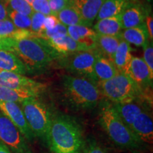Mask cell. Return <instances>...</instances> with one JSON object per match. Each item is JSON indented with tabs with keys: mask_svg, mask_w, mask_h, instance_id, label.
<instances>
[{
	"mask_svg": "<svg viewBox=\"0 0 153 153\" xmlns=\"http://www.w3.org/2000/svg\"><path fill=\"white\" fill-rule=\"evenodd\" d=\"M45 141L53 153H79L86 140L82 127L74 118L57 114L53 116Z\"/></svg>",
	"mask_w": 153,
	"mask_h": 153,
	"instance_id": "cell-1",
	"label": "cell"
},
{
	"mask_svg": "<svg viewBox=\"0 0 153 153\" xmlns=\"http://www.w3.org/2000/svg\"><path fill=\"white\" fill-rule=\"evenodd\" d=\"M10 51L20 59L28 73L43 72L61 57L46 40L36 36L12 39Z\"/></svg>",
	"mask_w": 153,
	"mask_h": 153,
	"instance_id": "cell-2",
	"label": "cell"
},
{
	"mask_svg": "<svg viewBox=\"0 0 153 153\" xmlns=\"http://www.w3.org/2000/svg\"><path fill=\"white\" fill-rule=\"evenodd\" d=\"M61 85L63 98L75 110L92 109L103 98L97 84L84 77L65 74Z\"/></svg>",
	"mask_w": 153,
	"mask_h": 153,
	"instance_id": "cell-3",
	"label": "cell"
},
{
	"mask_svg": "<svg viewBox=\"0 0 153 153\" xmlns=\"http://www.w3.org/2000/svg\"><path fill=\"white\" fill-rule=\"evenodd\" d=\"M99 122L111 140L122 148H138L140 141L124 123L111 103L104 102L101 106Z\"/></svg>",
	"mask_w": 153,
	"mask_h": 153,
	"instance_id": "cell-4",
	"label": "cell"
},
{
	"mask_svg": "<svg viewBox=\"0 0 153 153\" xmlns=\"http://www.w3.org/2000/svg\"><path fill=\"white\" fill-rule=\"evenodd\" d=\"M103 97L111 103L145 99L152 102V94L145 92L127 74L118 72L106 81L97 82Z\"/></svg>",
	"mask_w": 153,
	"mask_h": 153,
	"instance_id": "cell-5",
	"label": "cell"
},
{
	"mask_svg": "<svg viewBox=\"0 0 153 153\" xmlns=\"http://www.w3.org/2000/svg\"><path fill=\"white\" fill-rule=\"evenodd\" d=\"M21 108L35 137L45 141L53 116L49 107L39 99H34L23 101Z\"/></svg>",
	"mask_w": 153,
	"mask_h": 153,
	"instance_id": "cell-6",
	"label": "cell"
},
{
	"mask_svg": "<svg viewBox=\"0 0 153 153\" xmlns=\"http://www.w3.org/2000/svg\"><path fill=\"white\" fill-rule=\"evenodd\" d=\"M99 53L96 48L80 51L60 57L57 62L61 67L71 73V75L84 77L97 84L94 65Z\"/></svg>",
	"mask_w": 153,
	"mask_h": 153,
	"instance_id": "cell-7",
	"label": "cell"
},
{
	"mask_svg": "<svg viewBox=\"0 0 153 153\" xmlns=\"http://www.w3.org/2000/svg\"><path fill=\"white\" fill-rule=\"evenodd\" d=\"M0 141L13 153H32L29 145L17 127L0 113Z\"/></svg>",
	"mask_w": 153,
	"mask_h": 153,
	"instance_id": "cell-8",
	"label": "cell"
},
{
	"mask_svg": "<svg viewBox=\"0 0 153 153\" xmlns=\"http://www.w3.org/2000/svg\"><path fill=\"white\" fill-rule=\"evenodd\" d=\"M0 86L18 90L27 91L42 95L46 86L43 83L16 72L0 70Z\"/></svg>",
	"mask_w": 153,
	"mask_h": 153,
	"instance_id": "cell-9",
	"label": "cell"
},
{
	"mask_svg": "<svg viewBox=\"0 0 153 153\" xmlns=\"http://www.w3.org/2000/svg\"><path fill=\"white\" fill-rule=\"evenodd\" d=\"M126 74L145 92L150 94L152 88L153 74H151L148 65L143 58L133 56Z\"/></svg>",
	"mask_w": 153,
	"mask_h": 153,
	"instance_id": "cell-10",
	"label": "cell"
},
{
	"mask_svg": "<svg viewBox=\"0 0 153 153\" xmlns=\"http://www.w3.org/2000/svg\"><path fill=\"white\" fill-rule=\"evenodd\" d=\"M0 111L16 126L25 138L28 141L33 140L35 135L30 129L22 108L18 104L0 101Z\"/></svg>",
	"mask_w": 153,
	"mask_h": 153,
	"instance_id": "cell-11",
	"label": "cell"
},
{
	"mask_svg": "<svg viewBox=\"0 0 153 153\" xmlns=\"http://www.w3.org/2000/svg\"><path fill=\"white\" fill-rule=\"evenodd\" d=\"M131 130L141 143L152 144L153 141L152 118L148 108L137 115L131 126Z\"/></svg>",
	"mask_w": 153,
	"mask_h": 153,
	"instance_id": "cell-12",
	"label": "cell"
},
{
	"mask_svg": "<svg viewBox=\"0 0 153 153\" xmlns=\"http://www.w3.org/2000/svg\"><path fill=\"white\" fill-rule=\"evenodd\" d=\"M111 104L124 123L131 128L135 118L141 111L146 109L145 107L147 105L152 104V102L145 99H138L126 102Z\"/></svg>",
	"mask_w": 153,
	"mask_h": 153,
	"instance_id": "cell-13",
	"label": "cell"
},
{
	"mask_svg": "<svg viewBox=\"0 0 153 153\" xmlns=\"http://www.w3.org/2000/svg\"><path fill=\"white\" fill-rule=\"evenodd\" d=\"M105 0H71V4L78 11L85 26L91 27L97 19Z\"/></svg>",
	"mask_w": 153,
	"mask_h": 153,
	"instance_id": "cell-14",
	"label": "cell"
},
{
	"mask_svg": "<svg viewBox=\"0 0 153 153\" xmlns=\"http://www.w3.org/2000/svg\"><path fill=\"white\" fill-rule=\"evenodd\" d=\"M146 11L137 0L130 4L120 14L123 29L133 28L145 24Z\"/></svg>",
	"mask_w": 153,
	"mask_h": 153,
	"instance_id": "cell-15",
	"label": "cell"
},
{
	"mask_svg": "<svg viewBox=\"0 0 153 153\" xmlns=\"http://www.w3.org/2000/svg\"><path fill=\"white\" fill-rule=\"evenodd\" d=\"M68 34L72 39L87 49L96 48L97 33L89 26L84 25H74L68 26Z\"/></svg>",
	"mask_w": 153,
	"mask_h": 153,
	"instance_id": "cell-16",
	"label": "cell"
},
{
	"mask_svg": "<svg viewBox=\"0 0 153 153\" xmlns=\"http://www.w3.org/2000/svg\"><path fill=\"white\" fill-rule=\"evenodd\" d=\"M46 41L61 57L80 51L88 50L83 45L72 39L70 36H68V34L60 37L51 38Z\"/></svg>",
	"mask_w": 153,
	"mask_h": 153,
	"instance_id": "cell-17",
	"label": "cell"
},
{
	"mask_svg": "<svg viewBox=\"0 0 153 153\" xmlns=\"http://www.w3.org/2000/svg\"><path fill=\"white\" fill-rule=\"evenodd\" d=\"M94 72L97 82L109 79L118 72L113 61L100 53L95 60Z\"/></svg>",
	"mask_w": 153,
	"mask_h": 153,
	"instance_id": "cell-18",
	"label": "cell"
},
{
	"mask_svg": "<svg viewBox=\"0 0 153 153\" xmlns=\"http://www.w3.org/2000/svg\"><path fill=\"white\" fill-rule=\"evenodd\" d=\"M0 70L16 72L21 74L28 73L26 67L20 59L10 51L0 50Z\"/></svg>",
	"mask_w": 153,
	"mask_h": 153,
	"instance_id": "cell-19",
	"label": "cell"
},
{
	"mask_svg": "<svg viewBox=\"0 0 153 153\" xmlns=\"http://www.w3.org/2000/svg\"><path fill=\"white\" fill-rule=\"evenodd\" d=\"M93 29L99 35L120 36L123 30L120 15L97 21L96 24L94 25Z\"/></svg>",
	"mask_w": 153,
	"mask_h": 153,
	"instance_id": "cell-20",
	"label": "cell"
},
{
	"mask_svg": "<svg viewBox=\"0 0 153 153\" xmlns=\"http://www.w3.org/2000/svg\"><path fill=\"white\" fill-rule=\"evenodd\" d=\"M131 45L121 39L117 50L113 56L112 61L118 72L126 73L133 57Z\"/></svg>",
	"mask_w": 153,
	"mask_h": 153,
	"instance_id": "cell-21",
	"label": "cell"
},
{
	"mask_svg": "<svg viewBox=\"0 0 153 153\" xmlns=\"http://www.w3.org/2000/svg\"><path fill=\"white\" fill-rule=\"evenodd\" d=\"M120 36L123 41L137 47H143L149 40L145 24L135 27L123 29Z\"/></svg>",
	"mask_w": 153,
	"mask_h": 153,
	"instance_id": "cell-22",
	"label": "cell"
},
{
	"mask_svg": "<svg viewBox=\"0 0 153 153\" xmlns=\"http://www.w3.org/2000/svg\"><path fill=\"white\" fill-rule=\"evenodd\" d=\"M121 38L120 36H104L97 34L96 49L104 56L112 60L115 52L117 50Z\"/></svg>",
	"mask_w": 153,
	"mask_h": 153,
	"instance_id": "cell-23",
	"label": "cell"
},
{
	"mask_svg": "<svg viewBox=\"0 0 153 153\" xmlns=\"http://www.w3.org/2000/svg\"><path fill=\"white\" fill-rule=\"evenodd\" d=\"M41 94L27 91L18 90L0 86V101L22 104L23 101L29 99H39Z\"/></svg>",
	"mask_w": 153,
	"mask_h": 153,
	"instance_id": "cell-24",
	"label": "cell"
},
{
	"mask_svg": "<svg viewBox=\"0 0 153 153\" xmlns=\"http://www.w3.org/2000/svg\"><path fill=\"white\" fill-rule=\"evenodd\" d=\"M135 1V0H105L96 19L98 21L120 15L128 5Z\"/></svg>",
	"mask_w": 153,
	"mask_h": 153,
	"instance_id": "cell-25",
	"label": "cell"
},
{
	"mask_svg": "<svg viewBox=\"0 0 153 153\" xmlns=\"http://www.w3.org/2000/svg\"><path fill=\"white\" fill-rule=\"evenodd\" d=\"M55 16H57L59 22L67 27L74 25H84L79 14L72 4L65 7L57 12Z\"/></svg>",
	"mask_w": 153,
	"mask_h": 153,
	"instance_id": "cell-26",
	"label": "cell"
},
{
	"mask_svg": "<svg viewBox=\"0 0 153 153\" xmlns=\"http://www.w3.org/2000/svg\"><path fill=\"white\" fill-rule=\"evenodd\" d=\"M7 9L15 11L26 16H31L34 11L31 5L26 0H6Z\"/></svg>",
	"mask_w": 153,
	"mask_h": 153,
	"instance_id": "cell-27",
	"label": "cell"
},
{
	"mask_svg": "<svg viewBox=\"0 0 153 153\" xmlns=\"http://www.w3.org/2000/svg\"><path fill=\"white\" fill-rule=\"evenodd\" d=\"M7 12H8V17L16 28H20V29H30V24H31L30 16L19 14L16 11L11 10V9H7Z\"/></svg>",
	"mask_w": 153,
	"mask_h": 153,
	"instance_id": "cell-28",
	"label": "cell"
},
{
	"mask_svg": "<svg viewBox=\"0 0 153 153\" xmlns=\"http://www.w3.org/2000/svg\"><path fill=\"white\" fill-rule=\"evenodd\" d=\"M45 17V15L36 11H34L33 14L30 16L31 24H30V30L35 34L36 37L42 38V36L45 32V29L44 28Z\"/></svg>",
	"mask_w": 153,
	"mask_h": 153,
	"instance_id": "cell-29",
	"label": "cell"
},
{
	"mask_svg": "<svg viewBox=\"0 0 153 153\" xmlns=\"http://www.w3.org/2000/svg\"><path fill=\"white\" fill-rule=\"evenodd\" d=\"M68 34V27L60 22L58 24L51 30H45L42 38L45 40L54 38L60 36H65Z\"/></svg>",
	"mask_w": 153,
	"mask_h": 153,
	"instance_id": "cell-30",
	"label": "cell"
},
{
	"mask_svg": "<svg viewBox=\"0 0 153 153\" xmlns=\"http://www.w3.org/2000/svg\"><path fill=\"white\" fill-rule=\"evenodd\" d=\"M143 48V60L148 65L151 74H153V45L152 41L148 40Z\"/></svg>",
	"mask_w": 153,
	"mask_h": 153,
	"instance_id": "cell-31",
	"label": "cell"
},
{
	"mask_svg": "<svg viewBox=\"0 0 153 153\" xmlns=\"http://www.w3.org/2000/svg\"><path fill=\"white\" fill-rule=\"evenodd\" d=\"M79 153H108L101 145L94 140H88L85 141V145Z\"/></svg>",
	"mask_w": 153,
	"mask_h": 153,
	"instance_id": "cell-32",
	"label": "cell"
},
{
	"mask_svg": "<svg viewBox=\"0 0 153 153\" xmlns=\"http://www.w3.org/2000/svg\"><path fill=\"white\" fill-rule=\"evenodd\" d=\"M30 5L34 11L41 13L45 16L52 14L48 0H34Z\"/></svg>",
	"mask_w": 153,
	"mask_h": 153,
	"instance_id": "cell-33",
	"label": "cell"
},
{
	"mask_svg": "<svg viewBox=\"0 0 153 153\" xmlns=\"http://www.w3.org/2000/svg\"><path fill=\"white\" fill-rule=\"evenodd\" d=\"M52 14L55 15L71 4V0H48Z\"/></svg>",
	"mask_w": 153,
	"mask_h": 153,
	"instance_id": "cell-34",
	"label": "cell"
},
{
	"mask_svg": "<svg viewBox=\"0 0 153 153\" xmlns=\"http://www.w3.org/2000/svg\"><path fill=\"white\" fill-rule=\"evenodd\" d=\"M145 25L146 27L147 32L148 34L149 40L150 41H152L153 40V28H152V24H153V17L152 13L147 12L145 14Z\"/></svg>",
	"mask_w": 153,
	"mask_h": 153,
	"instance_id": "cell-35",
	"label": "cell"
},
{
	"mask_svg": "<svg viewBox=\"0 0 153 153\" xmlns=\"http://www.w3.org/2000/svg\"><path fill=\"white\" fill-rule=\"evenodd\" d=\"M60 23L57 16L54 14H50L45 16L44 20V28L45 30H51L55 28Z\"/></svg>",
	"mask_w": 153,
	"mask_h": 153,
	"instance_id": "cell-36",
	"label": "cell"
},
{
	"mask_svg": "<svg viewBox=\"0 0 153 153\" xmlns=\"http://www.w3.org/2000/svg\"><path fill=\"white\" fill-rule=\"evenodd\" d=\"M11 43H12V38L0 36V50L10 51Z\"/></svg>",
	"mask_w": 153,
	"mask_h": 153,
	"instance_id": "cell-37",
	"label": "cell"
},
{
	"mask_svg": "<svg viewBox=\"0 0 153 153\" xmlns=\"http://www.w3.org/2000/svg\"><path fill=\"white\" fill-rule=\"evenodd\" d=\"M9 19L6 0H0V21Z\"/></svg>",
	"mask_w": 153,
	"mask_h": 153,
	"instance_id": "cell-38",
	"label": "cell"
},
{
	"mask_svg": "<svg viewBox=\"0 0 153 153\" xmlns=\"http://www.w3.org/2000/svg\"><path fill=\"white\" fill-rule=\"evenodd\" d=\"M0 153H13L5 144L0 141Z\"/></svg>",
	"mask_w": 153,
	"mask_h": 153,
	"instance_id": "cell-39",
	"label": "cell"
},
{
	"mask_svg": "<svg viewBox=\"0 0 153 153\" xmlns=\"http://www.w3.org/2000/svg\"><path fill=\"white\" fill-rule=\"evenodd\" d=\"M26 1H27V2H28V4H31L32 2H33V1H34V0H26Z\"/></svg>",
	"mask_w": 153,
	"mask_h": 153,
	"instance_id": "cell-40",
	"label": "cell"
}]
</instances>
